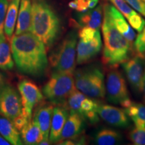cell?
<instances>
[{"instance_id":"6da1fadb","label":"cell","mask_w":145,"mask_h":145,"mask_svg":"<svg viewBox=\"0 0 145 145\" xmlns=\"http://www.w3.org/2000/svg\"><path fill=\"white\" fill-rule=\"evenodd\" d=\"M10 41L12 57L18 71L34 77L42 75L48 64L44 43L31 32L15 34Z\"/></svg>"},{"instance_id":"7a4b0ae2","label":"cell","mask_w":145,"mask_h":145,"mask_svg":"<svg viewBox=\"0 0 145 145\" xmlns=\"http://www.w3.org/2000/svg\"><path fill=\"white\" fill-rule=\"evenodd\" d=\"M61 23L57 14L46 0H32L30 32L50 49L59 37Z\"/></svg>"},{"instance_id":"3957f363","label":"cell","mask_w":145,"mask_h":145,"mask_svg":"<svg viewBox=\"0 0 145 145\" xmlns=\"http://www.w3.org/2000/svg\"><path fill=\"white\" fill-rule=\"evenodd\" d=\"M102 33L104 44L103 61L105 64L109 66H116L129 59L131 43L114 26L105 11Z\"/></svg>"},{"instance_id":"277c9868","label":"cell","mask_w":145,"mask_h":145,"mask_svg":"<svg viewBox=\"0 0 145 145\" xmlns=\"http://www.w3.org/2000/svg\"><path fill=\"white\" fill-rule=\"evenodd\" d=\"M75 88L93 99L104 98L106 86L102 69L97 65L78 69L73 74Z\"/></svg>"},{"instance_id":"5b68a950","label":"cell","mask_w":145,"mask_h":145,"mask_svg":"<svg viewBox=\"0 0 145 145\" xmlns=\"http://www.w3.org/2000/svg\"><path fill=\"white\" fill-rule=\"evenodd\" d=\"M77 42V33L74 31L71 32L59 46L52 52L49 57V61L52 72L74 74Z\"/></svg>"},{"instance_id":"8992f818","label":"cell","mask_w":145,"mask_h":145,"mask_svg":"<svg viewBox=\"0 0 145 145\" xmlns=\"http://www.w3.org/2000/svg\"><path fill=\"white\" fill-rule=\"evenodd\" d=\"M75 89L73 74L52 72L43 87L42 93L53 105L67 106L69 96Z\"/></svg>"},{"instance_id":"52a82bcc","label":"cell","mask_w":145,"mask_h":145,"mask_svg":"<svg viewBox=\"0 0 145 145\" xmlns=\"http://www.w3.org/2000/svg\"><path fill=\"white\" fill-rule=\"evenodd\" d=\"M106 92L107 99L112 104H120L124 108L131 104L126 81L116 69H112L107 75Z\"/></svg>"},{"instance_id":"ba28073f","label":"cell","mask_w":145,"mask_h":145,"mask_svg":"<svg viewBox=\"0 0 145 145\" xmlns=\"http://www.w3.org/2000/svg\"><path fill=\"white\" fill-rule=\"evenodd\" d=\"M20 92L10 84L4 83L0 88V114L14 120L22 112Z\"/></svg>"},{"instance_id":"9c48e42d","label":"cell","mask_w":145,"mask_h":145,"mask_svg":"<svg viewBox=\"0 0 145 145\" xmlns=\"http://www.w3.org/2000/svg\"><path fill=\"white\" fill-rule=\"evenodd\" d=\"M18 88L22 99V113L32 119L33 109L43 99V93L35 83L28 79L20 81Z\"/></svg>"},{"instance_id":"30bf717a","label":"cell","mask_w":145,"mask_h":145,"mask_svg":"<svg viewBox=\"0 0 145 145\" xmlns=\"http://www.w3.org/2000/svg\"><path fill=\"white\" fill-rule=\"evenodd\" d=\"M127 79L130 86L137 93H141L144 65L140 56L128 59L122 63Z\"/></svg>"},{"instance_id":"8fae6325","label":"cell","mask_w":145,"mask_h":145,"mask_svg":"<svg viewBox=\"0 0 145 145\" xmlns=\"http://www.w3.org/2000/svg\"><path fill=\"white\" fill-rule=\"evenodd\" d=\"M97 113L104 122L108 124L119 128H126L130 121L125 110L110 105L99 104Z\"/></svg>"},{"instance_id":"7c38bea8","label":"cell","mask_w":145,"mask_h":145,"mask_svg":"<svg viewBox=\"0 0 145 145\" xmlns=\"http://www.w3.org/2000/svg\"><path fill=\"white\" fill-rule=\"evenodd\" d=\"M101 46L102 42L99 30L91 40L84 42L79 40L77 44V64H84L95 57L100 52Z\"/></svg>"},{"instance_id":"4fadbf2b","label":"cell","mask_w":145,"mask_h":145,"mask_svg":"<svg viewBox=\"0 0 145 145\" xmlns=\"http://www.w3.org/2000/svg\"><path fill=\"white\" fill-rule=\"evenodd\" d=\"M104 11L108 14L114 26L129 42L132 43L136 38V34L131 26L127 23L122 14L114 6L106 4Z\"/></svg>"},{"instance_id":"5bb4252c","label":"cell","mask_w":145,"mask_h":145,"mask_svg":"<svg viewBox=\"0 0 145 145\" xmlns=\"http://www.w3.org/2000/svg\"><path fill=\"white\" fill-rule=\"evenodd\" d=\"M69 114V113L67 106H57L54 108L49 134V140L50 142L55 143L60 141L62 130Z\"/></svg>"},{"instance_id":"9a60e30c","label":"cell","mask_w":145,"mask_h":145,"mask_svg":"<svg viewBox=\"0 0 145 145\" xmlns=\"http://www.w3.org/2000/svg\"><path fill=\"white\" fill-rule=\"evenodd\" d=\"M84 118L80 114L75 111L70 110V113L62 130L60 141L77 138L84 129Z\"/></svg>"},{"instance_id":"2e32d148","label":"cell","mask_w":145,"mask_h":145,"mask_svg":"<svg viewBox=\"0 0 145 145\" xmlns=\"http://www.w3.org/2000/svg\"><path fill=\"white\" fill-rule=\"evenodd\" d=\"M54 105L43 104L36 109L33 118L39 125L43 136V139L49 140V134L51 126L52 114H53Z\"/></svg>"},{"instance_id":"e0dca14e","label":"cell","mask_w":145,"mask_h":145,"mask_svg":"<svg viewBox=\"0 0 145 145\" xmlns=\"http://www.w3.org/2000/svg\"><path fill=\"white\" fill-rule=\"evenodd\" d=\"M32 20V0H20L16 27V35L29 32Z\"/></svg>"},{"instance_id":"ac0fdd59","label":"cell","mask_w":145,"mask_h":145,"mask_svg":"<svg viewBox=\"0 0 145 145\" xmlns=\"http://www.w3.org/2000/svg\"><path fill=\"white\" fill-rule=\"evenodd\" d=\"M0 135L4 137L11 144H23L20 131L10 119L0 114Z\"/></svg>"},{"instance_id":"d6986e66","label":"cell","mask_w":145,"mask_h":145,"mask_svg":"<svg viewBox=\"0 0 145 145\" xmlns=\"http://www.w3.org/2000/svg\"><path fill=\"white\" fill-rule=\"evenodd\" d=\"M99 104L96 99H92L91 97L86 96L81 101L79 110L77 112L91 124H96L99 122V115L97 108Z\"/></svg>"},{"instance_id":"ffe728a7","label":"cell","mask_w":145,"mask_h":145,"mask_svg":"<svg viewBox=\"0 0 145 145\" xmlns=\"http://www.w3.org/2000/svg\"><path fill=\"white\" fill-rule=\"evenodd\" d=\"M20 135L24 144L27 145L39 144L43 139L41 130L34 118L21 130Z\"/></svg>"},{"instance_id":"44dd1931","label":"cell","mask_w":145,"mask_h":145,"mask_svg":"<svg viewBox=\"0 0 145 145\" xmlns=\"http://www.w3.org/2000/svg\"><path fill=\"white\" fill-rule=\"evenodd\" d=\"M20 0H10L7 10L4 23V33L6 38L10 40L13 36L17 22Z\"/></svg>"},{"instance_id":"7402d4cb","label":"cell","mask_w":145,"mask_h":145,"mask_svg":"<svg viewBox=\"0 0 145 145\" xmlns=\"http://www.w3.org/2000/svg\"><path fill=\"white\" fill-rule=\"evenodd\" d=\"M79 24L81 26L99 30L102 22V7L101 5L97 8L90 9L79 17Z\"/></svg>"},{"instance_id":"603a6c76","label":"cell","mask_w":145,"mask_h":145,"mask_svg":"<svg viewBox=\"0 0 145 145\" xmlns=\"http://www.w3.org/2000/svg\"><path fill=\"white\" fill-rule=\"evenodd\" d=\"M8 39L5 36L0 37V69L8 71L12 69L14 61Z\"/></svg>"},{"instance_id":"cb8c5ba5","label":"cell","mask_w":145,"mask_h":145,"mask_svg":"<svg viewBox=\"0 0 145 145\" xmlns=\"http://www.w3.org/2000/svg\"><path fill=\"white\" fill-rule=\"evenodd\" d=\"M128 117L135 123L136 128H144L145 126V105L139 103L131 102L124 108Z\"/></svg>"},{"instance_id":"d4e9b609","label":"cell","mask_w":145,"mask_h":145,"mask_svg":"<svg viewBox=\"0 0 145 145\" xmlns=\"http://www.w3.org/2000/svg\"><path fill=\"white\" fill-rule=\"evenodd\" d=\"M95 144L99 145H114L122 140V136L119 132L110 128H101L95 136Z\"/></svg>"},{"instance_id":"484cf974","label":"cell","mask_w":145,"mask_h":145,"mask_svg":"<svg viewBox=\"0 0 145 145\" xmlns=\"http://www.w3.org/2000/svg\"><path fill=\"white\" fill-rule=\"evenodd\" d=\"M110 1L113 3L114 6L127 19H128L132 15L137 13L135 10L130 8L126 0H110Z\"/></svg>"},{"instance_id":"4316f807","label":"cell","mask_w":145,"mask_h":145,"mask_svg":"<svg viewBox=\"0 0 145 145\" xmlns=\"http://www.w3.org/2000/svg\"><path fill=\"white\" fill-rule=\"evenodd\" d=\"M129 138L136 145H145V126L134 128L130 132Z\"/></svg>"},{"instance_id":"83f0119b","label":"cell","mask_w":145,"mask_h":145,"mask_svg":"<svg viewBox=\"0 0 145 145\" xmlns=\"http://www.w3.org/2000/svg\"><path fill=\"white\" fill-rule=\"evenodd\" d=\"M128 20L132 28L135 29L137 32H142L143 29L144 28L145 20L137 13L135 14L131 17H130L128 19Z\"/></svg>"},{"instance_id":"f1b7e54d","label":"cell","mask_w":145,"mask_h":145,"mask_svg":"<svg viewBox=\"0 0 145 145\" xmlns=\"http://www.w3.org/2000/svg\"><path fill=\"white\" fill-rule=\"evenodd\" d=\"M8 5V0H0V37L4 36V23Z\"/></svg>"},{"instance_id":"f546056e","label":"cell","mask_w":145,"mask_h":145,"mask_svg":"<svg viewBox=\"0 0 145 145\" xmlns=\"http://www.w3.org/2000/svg\"><path fill=\"white\" fill-rule=\"evenodd\" d=\"M97 30H95L87 26H82V28L79 30L78 36L81 40L88 42L93 39Z\"/></svg>"},{"instance_id":"4dcf8cb0","label":"cell","mask_w":145,"mask_h":145,"mask_svg":"<svg viewBox=\"0 0 145 145\" xmlns=\"http://www.w3.org/2000/svg\"><path fill=\"white\" fill-rule=\"evenodd\" d=\"M134 45L135 50L140 55L145 54V27L137 36Z\"/></svg>"},{"instance_id":"1f68e13d","label":"cell","mask_w":145,"mask_h":145,"mask_svg":"<svg viewBox=\"0 0 145 145\" xmlns=\"http://www.w3.org/2000/svg\"><path fill=\"white\" fill-rule=\"evenodd\" d=\"M31 120L32 119L29 118L28 117H27L26 116H25L24 114L22 112L20 115H19L18 117H16L14 120H12V122H13L16 128L20 132L21 130L24 127L26 126Z\"/></svg>"},{"instance_id":"d6a6232c","label":"cell","mask_w":145,"mask_h":145,"mask_svg":"<svg viewBox=\"0 0 145 145\" xmlns=\"http://www.w3.org/2000/svg\"><path fill=\"white\" fill-rule=\"evenodd\" d=\"M89 0H72V5L74 9L81 13L88 11V3Z\"/></svg>"},{"instance_id":"836d02e7","label":"cell","mask_w":145,"mask_h":145,"mask_svg":"<svg viewBox=\"0 0 145 145\" xmlns=\"http://www.w3.org/2000/svg\"><path fill=\"white\" fill-rule=\"evenodd\" d=\"M127 3L135 10L145 16V2L142 0H126Z\"/></svg>"},{"instance_id":"e575fe53","label":"cell","mask_w":145,"mask_h":145,"mask_svg":"<svg viewBox=\"0 0 145 145\" xmlns=\"http://www.w3.org/2000/svg\"><path fill=\"white\" fill-rule=\"evenodd\" d=\"M141 92H142L143 101H144V103L145 104V69H144V76H143V79H142Z\"/></svg>"},{"instance_id":"d590c367","label":"cell","mask_w":145,"mask_h":145,"mask_svg":"<svg viewBox=\"0 0 145 145\" xmlns=\"http://www.w3.org/2000/svg\"><path fill=\"white\" fill-rule=\"evenodd\" d=\"M99 2V0H89L88 3L89 9H93Z\"/></svg>"},{"instance_id":"8d00e7d4","label":"cell","mask_w":145,"mask_h":145,"mask_svg":"<svg viewBox=\"0 0 145 145\" xmlns=\"http://www.w3.org/2000/svg\"><path fill=\"white\" fill-rule=\"evenodd\" d=\"M11 144L10 142H8L4 137L0 135V145H10Z\"/></svg>"},{"instance_id":"74e56055","label":"cell","mask_w":145,"mask_h":145,"mask_svg":"<svg viewBox=\"0 0 145 145\" xmlns=\"http://www.w3.org/2000/svg\"><path fill=\"white\" fill-rule=\"evenodd\" d=\"M5 83V77L2 72H0V88Z\"/></svg>"},{"instance_id":"f35d334b","label":"cell","mask_w":145,"mask_h":145,"mask_svg":"<svg viewBox=\"0 0 145 145\" xmlns=\"http://www.w3.org/2000/svg\"><path fill=\"white\" fill-rule=\"evenodd\" d=\"M50 142L49 140H45V139H42V140L40 141V142L39 144H40V145H47V144H50Z\"/></svg>"},{"instance_id":"ab89813d","label":"cell","mask_w":145,"mask_h":145,"mask_svg":"<svg viewBox=\"0 0 145 145\" xmlns=\"http://www.w3.org/2000/svg\"><path fill=\"white\" fill-rule=\"evenodd\" d=\"M142 1H144V2H145V0H142Z\"/></svg>"}]
</instances>
